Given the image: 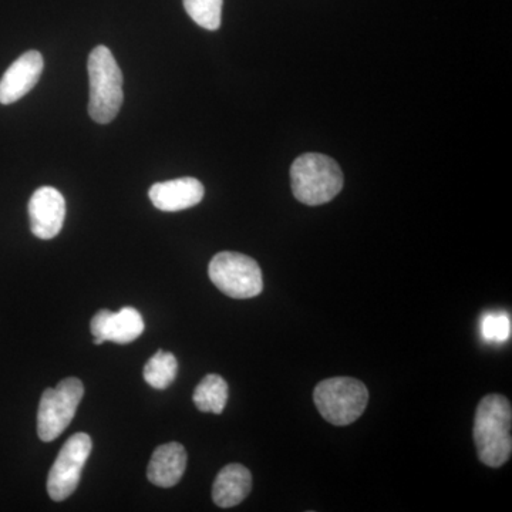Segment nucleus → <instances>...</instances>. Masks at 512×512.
Segmentation results:
<instances>
[{"mask_svg":"<svg viewBox=\"0 0 512 512\" xmlns=\"http://www.w3.org/2000/svg\"><path fill=\"white\" fill-rule=\"evenodd\" d=\"M313 400L323 419L333 426H349L365 412L369 392L360 380L333 377L316 386Z\"/></svg>","mask_w":512,"mask_h":512,"instance_id":"4","label":"nucleus"},{"mask_svg":"<svg viewBox=\"0 0 512 512\" xmlns=\"http://www.w3.org/2000/svg\"><path fill=\"white\" fill-rule=\"evenodd\" d=\"M90 329H92L96 345H101L104 342L128 345L143 335L144 320L141 313L131 306H126L119 312L101 309L93 316Z\"/></svg>","mask_w":512,"mask_h":512,"instance_id":"8","label":"nucleus"},{"mask_svg":"<svg viewBox=\"0 0 512 512\" xmlns=\"http://www.w3.org/2000/svg\"><path fill=\"white\" fill-rule=\"evenodd\" d=\"M45 69L42 53L29 50L12 63L0 79V104L9 106L35 89Z\"/></svg>","mask_w":512,"mask_h":512,"instance_id":"10","label":"nucleus"},{"mask_svg":"<svg viewBox=\"0 0 512 512\" xmlns=\"http://www.w3.org/2000/svg\"><path fill=\"white\" fill-rule=\"evenodd\" d=\"M84 396L83 382L67 377L55 389H46L37 412V436L45 443L56 440L74 419Z\"/></svg>","mask_w":512,"mask_h":512,"instance_id":"6","label":"nucleus"},{"mask_svg":"<svg viewBox=\"0 0 512 512\" xmlns=\"http://www.w3.org/2000/svg\"><path fill=\"white\" fill-rule=\"evenodd\" d=\"M291 183L296 200L316 207L332 201L342 191L343 173L333 158L308 153L293 161Z\"/></svg>","mask_w":512,"mask_h":512,"instance_id":"3","label":"nucleus"},{"mask_svg":"<svg viewBox=\"0 0 512 512\" xmlns=\"http://www.w3.org/2000/svg\"><path fill=\"white\" fill-rule=\"evenodd\" d=\"M177 372L178 363L173 353L158 350L144 366L143 376L154 389L165 390L173 384Z\"/></svg>","mask_w":512,"mask_h":512,"instance_id":"15","label":"nucleus"},{"mask_svg":"<svg viewBox=\"0 0 512 512\" xmlns=\"http://www.w3.org/2000/svg\"><path fill=\"white\" fill-rule=\"evenodd\" d=\"M511 423L512 409L507 397L494 393L481 399L474 420V441L485 466L498 468L510 460Z\"/></svg>","mask_w":512,"mask_h":512,"instance_id":"1","label":"nucleus"},{"mask_svg":"<svg viewBox=\"0 0 512 512\" xmlns=\"http://www.w3.org/2000/svg\"><path fill=\"white\" fill-rule=\"evenodd\" d=\"M511 316L505 312L485 313L481 318V335L491 345H501L511 338Z\"/></svg>","mask_w":512,"mask_h":512,"instance_id":"17","label":"nucleus"},{"mask_svg":"<svg viewBox=\"0 0 512 512\" xmlns=\"http://www.w3.org/2000/svg\"><path fill=\"white\" fill-rule=\"evenodd\" d=\"M184 8L198 26L218 30L221 26L222 0H183Z\"/></svg>","mask_w":512,"mask_h":512,"instance_id":"16","label":"nucleus"},{"mask_svg":"<svg viewBox=\"0 0 512 512\" xmlns=\"http://www.w3.org/2000/svg\"><path fill=\"white\" fill-rule=\"evenodd\" d=\"M92 450L93 441L86 433L73 434L64 443L47 477V493L53 501L60 503L77 490Z\"/></svg>","mask_w":512,"mask_h":512,"instance_id":"7","label":"nucleus"},{"mask_svg":"<svg viewBox=\"0 0 512 512\" xmlns=\"http://www.w3.org/2000/svg\"><path fill=\"white\" fill-rule=\"evenodd\" d=\"M66 218V201L53 187L35 191L29 201L30 229L39 239H53L62 231Z\"/></svg>","mask_w":512,"mask_h":512,"instance_id":"9","label":"nucleus"},{"mask_svg":"<svg viewBox=\"0 0 512 512\" xmlns=\"http://www.w3.org/2000/svg\"><path fill=\"white\" fill-rule=\"evenodd\" d=\"M229 387L220 375H207L195 387L192 400L202 413L221 414L227 406Z\"/></svg>","mask_w":512,"mask_h":512,"instance_id":"14","label":"nucleus"},{"mask_svg":"<svg viewBox=\"0 0 512 512\" xmlns=\"http://www.w3.org/2000/svg\"><path fill=\"white\" fill-rule=\"evenodd\" d=\"M187 468V451L183 444L167 443L157 447L147 468V478L157 487L170 488L180 483Z\"/></svg>","mask_w":512,"mask_h":512,"instance_id":"12","label":"nucleus"},{"mask_svg":"<svg viewBox=\"0 0 512 512\" xmlns=\"http://www.w3.org/2000/svg\"><path fill=\"white\" fill-rule=\"evenodd\" d=\"M252 490V474L242 464L222 468L212 485V500L221 508L237 507Z\"/></svg>","mask_w":512,"mask_h":512,"instance_id":"13","label":"nucleus"},{"mask_svg":"<svg viewBox=\"0 0 512 512\" xmlns=\"http://www.w3.org/2000/svg\"><path fill=\"white\" fill-rule=\"evenodd\" d=\"M208 275L212 284L229 298L251 299L264 291V276L258 262L238 252H220L211 259Z\"/></svg>","mask_w":512,"mask_h":512,"instance_id":"5","label":"nucleus"},{"mask_svg":"<svg viewBox=\"0 0 512 512\" xmlns=\"http://www.w3.org/2000/svg\"><path fill=\"white\" fill-rule=\"evenodd\" d=\"M90 79L89 114L96 123L109 124L123 104V73L109 47H94L87 62Z\"/></svg>","mask_w":512,"mask_h":512,"instance_id":"2","label":"nucleus"},{"mask_svg":"<svg viewBox=\"0 0 512 512\" xmlns=\"http://www.w3.org/2000/svg\"><path fill=\"white\" fill-rule=\"evenodd\" d=\"M204 185L197 178L184 177L151 185L148 195L157 210L177 212L200 204L204 198Z\"/></svg>","mask_w":512,"mask_h":512,"instance_id":"11","label":"nucleus"}]
</instances>
